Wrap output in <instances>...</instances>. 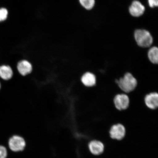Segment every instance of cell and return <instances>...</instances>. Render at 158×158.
Masks as SVG:
<instances>
[{"instance_id": "obj_1", "label": "cell", "mask_w": 158, "mask_h": 158, "mask_svg": "<svg viewBox=\"0 0 158 158\" xmlns=\"http://www.w3.org/2000/svg\"><path fill=\"white\" fill-rule=\"evenodd\" d=\"M115 83L122 92L127 94L135 90L138 85L137 79L129 72L126 73L119 79H116Z\"/></svg>"}, {"instance_id": "obj_2", "label": "cell", "mask_w": 158, "mask_h": 158, "mask_svg": "<svg viewBox=\"0 0 158 158\" xmlns=\"http://www.w3.org/2000/svg\"><path fill=\"white\" fill-rule=\"evenodd\" d=\"M134 38L138 46L141 48H149L153 44L152 36L149 31L145 30H137L134 33Z\"/></svg>"}, {"instance_id": "obj_3", "label": "cell", "mask_w": 158, "mask_h": 158, "mask_svg": "<svg viewBox=\"0 0 158 158\" xmlns=\"http://www.w3.org/2000/svg\"><path fill=\"white\" fill-rule=\"evenodd\" d=\"M10 149L14 152H19L25 149L27 143L24 138L19 135H14L8 142Z\"/></svg>"}, {"instance_id": "obj_4", "label": "cell", "mask_w": 158, "mask_h": 158, "mask_svg": "<svg viewBox=\"0 0 158 158\" xmlns=\"http://www.w3.org/2000/svg\"><path fill=\"white\" fill-rule=\"evenodd\" d=\"M114 107L118 111L127 110L129 107L130 100L127 94L120 93L116 94L113 99Z\"/></svg>"}, {"instance_id": "obj_5", "label": "cell", "mask_w": 158, "mask_h": 158, "mask_svg": "<svg viewBox=\"0 0 158 158\" xmlns=\"http://www.w3.org/2000/svg\"><path fill=\"white\" fill-rule=\"evenodd\" d=\"M145 105L150 110H155L158 107V94L152 92L146 94L144 98Z\"/></svg>"}, {"instance_id": "obj_6", "label": "cell", "mask_w": 158, "mask_h": 158, "mask_svg": "<svg viewBox=\"0 0 158 158\" xmlns=\"http://www.w3.org/2000/svg\"><path fill=\"white\" fill-rule=\"evenodd\" d=\"M110 134L112 139L120 140L123 139L126 135V129L121 124H114L110 130Z\"/></svg>"}, {"instance_id": "obj_7", "label": "cell", "mask_w": 158, "mask_h": 158, "mask_svg": "<svg viewBox=\"0 0 158 158\" xmlns=\"http://www.w3.org/2000/svg\"><path fill=\"white\" fill-rule=\"evenodd\" d=\"M81 81L87 88H91L95 86L97 82L96 75L93 73L87 72L82 75L81 79Z\"/></svg>"}, {"instance_id": "obj_8", "label": "cell", "mask_w": 158, "mask_h": 158, "mask_svg": "<svg viewBox=\"0 0 158 158\" xmlns=\"http://www.w3.org/2000/svg\"><path fill=\"white\" fill-rule=\"evenodd\" d=\"M144 6L139 1H135L133 2L129 7L130 14L134 17H139L143 14L145 11Z\"/></svg>"}, {"instance_id": "obj_9", "label": "cell", "mask_w": 158, "mask_h": 158, "mask_svg": "<svg viewBox=\"0 0 158 158\" xmlns=\"http://www.w3.org/2000/svg\"><path fill=\"white\" fill-rule=\"evenodd\" d=\"M88 146L91 153L94 155H100L104 151V145L100 141L94 140L89 143Z\"/></svg>"}, {"instance_id": "obj_10", "label": "cell", "mask_w": 158, "mask_h": 158, "mask_svg": "<svg viewBox=\"0 0 158 158\" xmlns=\"http://www.w3.org/2000/svg\"><path fill=\"white\" fill-rule=\"evenodd\" d=\"M17 69L19 73L23 76H26L31 72L32 68L31 64L26 60L20 61L17 65Z\"/></svg>"}, {"instance_id": "obj_11", "label": "cell", "mask_w": 158, "mask_h": 158, "mask_svg": "<svg viewBox=\"0 0 158 158\" xmlns=\"http://www.w3.org/2000/svg\"><path fill=\"white\" fill-rule=\"evenodd\" d=\"M147 57L149 62L152 64H158V48L157 47H150L147 51Z\"/></svg>"}, {"instance_id": "obj_12", "label": "cell", "mask_w": 158, "mask_h": 158, "mask_svg": "<svg viewBox=\"0 0 158 158\" xmlns=\"http://www.w3.org/2000/svg\"><path fill=\"white\" fill-rule=\"evenodd\" d=\"M13 72L9 66L2 65L0 66V77L3 80H9L13 76Z\"/></svg>"}, {"instance_id": "obj_13", "label": "cell", "mask_w": 158, "mask_h": 158, "mask_svg": "<svg viewBox=\"0 0 158 158\" xmlns=\"http://www.w3.org/2000/svg\"><path fill=\"white\" fill-rule=\"evenodd\" d=\"M81 5L88 10L92 9L94 6L95 0H79Z\"/></svg>"}, {"instance_id": "obj_14", "label": "cell", "mask_w": 158, "mask_h": 158, "mask_svg": "<svg viewBox=\"0 0 158 158\" xmlns=\"http://www.w3.org/2000/svg\"><path fill=\"white\" fill-rule=\"evenodd\" d=\"M8 15V11L5 8H0V22H3L7 19Z\"/></svg>"}, {"instance_id": "obj_15", "label": "cell", "mask_w": 158, "mask_h": 158, "mask_svg": "<svg viewBox=\"0 0 158 158\" xmlns=\"http://www.w3.org/2000/svg\"><path fill=\"white\" fill-rule=\"evenodd\" d=\"M7 156L6 148L4 146L0 145V158H6Z\"/></svg>"}, {"instance_id": "obj_16", "label": "cell", "mask_w": 158, "mask_h": 158, "mask_svg": "<svg viewBox=\"0 0 158 158\" xmlns=\"http://www.w3.org/2000/svg\"><path fill=\"white\" fill-rule=\"evenodd\" d=\"M148 1L149 5L151 7L158 6V0H148Z\"/></svg>"}, {"instance_id": "obj_17", "label": "cell", "mask_w": 158, "mask_h": 158, "mask_svg": "<svg viewBox=\"0 0 158 158\" xmlns=\"http://www.w3.org/2000/svg\"><path fill=\"white\" fill-rule=\"evenodd\" d=\"M1 83H0V89H1Z\"/></svg>"}]
</instances>
